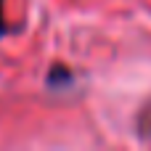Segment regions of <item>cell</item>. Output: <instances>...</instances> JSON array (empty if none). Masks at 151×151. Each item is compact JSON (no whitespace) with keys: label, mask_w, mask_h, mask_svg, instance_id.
Segmentation results:
<instances>
[{"label":"cell","mask_w":151,"mask_h":151,"mask_svg":"<svg viewBox=\"0 0 151 151\" xmlns=\"http://www.w3.org/2000/svg\"><path fill=\"white\" fill-rule=\"evenodd\" d=\"M0 8H3V0H0ZM0 35H3V13H0Z\"/></svg>","instance_id":"6da1fadb"}]
</instances>
